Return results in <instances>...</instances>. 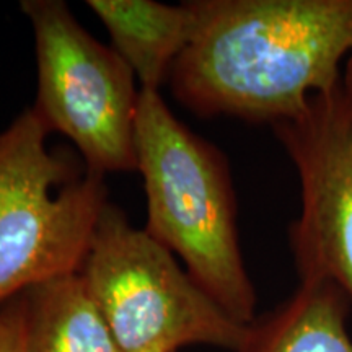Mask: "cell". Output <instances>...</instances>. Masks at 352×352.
<instances>
[{
  "label": "cell",
  "instance_id": "obj_1",
  "mask_svg": "<svg viewBox=\"0 0 352 352\" xmlns=\"http://www.w3.org/2000/svg\"><path fill=\"white\" fill-rule=\"evenodd\" d=\"M191 43L170 76L197 116L289 120L341 83L352 0H196Z\"/></svg>",
  "mask_w": 352,
  "mask_h": 352
},
{
  "label": "cell",
  "instance_id": "obj_2",
  "mask_svg": "<svg viewBox=\"0 0 352 352\" xmlns=\"http://www.w3.org/2000/svg\"><path fill=\"white\" fill-rule=\"evenodd\" d=\"M135 153L147 197L144 230L183 259L191 279L230 318L252 324L256 292L241 258L226 157L152 90L139 94Z\"/></svg>",
  "mask_w": 352,
  "mask_h": 352
},
{
  "label": "cell",
  "instance_id": "obj_3",
  "mask_svg": "<svg viewBox=\"0 0 352 352\" xmlns=\"http://www.w3.org/2000/svg\"><path fill=\"white\" fill-rule=\"evenodd\" d=\"M34 109L0 132V307L52 277L80 272L103 212V175L78 176L47 151Z\"/></svg>",
  "mask_w": 352,
  "mask_h": 352
},
{
  "label": "cell",
  "instance_id": "obj_4",
  "mask_svg": "<svg viewBox=\"0 0 352 352\" xmlns=\"http://www.w3.org/2000/svg\"><path fill=\"white\" fill-rule=\"evenodd\" d=\"M80 276L121 352H176L192 344L235 352L246 338V324L230 318L168 248L109 202Z\"/></svg>",
  "mask_w": 352,
  "mask_h": 352
},
{
  "label": "cell",
  "instance_id": "obj_5",
  "mask_svg": "<svg viewBox=\"0 0 352 352\" xmlns=\"http://www.w3.org/2000/svg\"><path fill=\"white\" fill-rule=\"evenodd\" d=\"M38 64L34 113L47 131L76 144L88 170H138L140 88L124 59L96 41L59 0H23Z\"/></svg>",
  "mask_w": 352,
  "mask_h": 352
},
{
  "label": "cell",
  "instance_id": "obj_6",
  "mask_svg": "<svg viewBox=\"0 0 352 352\" xmlns=\"http://www.w3.org/2000/svg\"><path fill=\"white\" fill-rule=\"evenodd\" d=\"M272 129L300 182V215L290 227L300 283L328 280L352 302V113L342 85Z\"/></svg>",
  "mask_w": 352,
  "mask_h": 352
},
{
  "label": "cell",
  "instance_id": "obj_7",
  "mask_svg": "<svg viewBox=\"0 0 352 352\" xmlns=\"http://www.w3.org/2000/svg\"><path fill=\"white\" fill-rule=\"evenodd\" d=\"M129 65L140 90L158 91L195 34V2L165 6L152 0H88Z\"/></svg>",
  "mask_w": 352,
  "mask_h": 352
},
{
  "label": "cell",
  "instance_id": "obj_8",
  "mask_svg": "<svg viewBox=\"0 0 352 352\" xmlns=\"http://www.w3.org/2000/svg\"><path fill=\"white\" fill-rule=\"evenodd\" d=\"M347 302L328 280L300 283L287 300L248 324L235 352H352Z\"/></svg>",
  "mask_w": 352,
  "mask_h": 352
},
{
  "label": "cell",
  "instance_id": "obj_9",
  "mask_svg": "<svg viewBox=\"0 0 352 352\" xmlns=\"http://www.w3.org/2000/svg\"><path fill=\"white\" fill-rule=\"evenodd\" d=\"M26 352H121L80 272L25 292Z\"/></svg>",
  "mask_w": 352,
  "mask_h": 352
},
{
  "label": "cell",
  "instance_id": "obj_10",
  "mask_svg": "<svg viewBox=\"0 0 352 352\" xmlns=\"http://www.w3.org/2000/svg\"><path fill=\"white\" fill-rule=\"evenodd\" d=\"M26 320L25 292L0 307V352H26Z\"/></svg>",
  "mask_w": 352,
  "mask_h": 352
},
{
  "label": "cell",
  "instance_id": "obj_11",
  "mask_svg": "<svg viewBox=\"0 0 352 352\" xmlns=\"http://www.w3.org/2000/svg\"><path fill=\"white\" fill-rule=\"evenodd\" d=\"M341 85H342V91H344L346 101L349 104V109L352 113V56L347 57L346 65H344V72H342L341 77Z\"/></svg>",
  "mask_w": 352,
  "mask_h": 352
}]
</instances>
